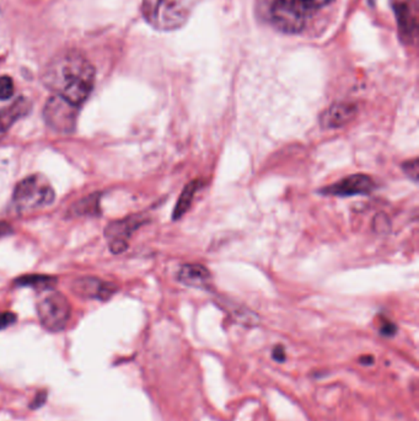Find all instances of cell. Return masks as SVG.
I'll return each instance as SVG.
<instances>
[{
    "label": "cell",
    "instance_id": "44dd1931",
    "mask_svg": "<svg viewBox=\"0 0 419 421\" xmlns=\"http://www.w3.org/2000/svg\"><path fill=\"white\" fill-rule=\"evenodd\" d=\"M16 321V316L11 312H1L0 313V331H4L8 326H13Z\"/></svg>",
    "mask_w": 419,
    "mask_h": 421
},
{
    "label": "cell",
    "instance_id": "30bf717a",
    "mask_svg": "<svg viewBox=\"0 0 419 421\" xmlns=\"http://www.w3.org/2000/svg\"><path fill=\"white\" fill-rule=\"evenodd\" d=\"M392 6L395 10L401 37L408 42L413 41L417 32L415 0H392Z\"/></svg>",
    "mask_w": 419,
    "mask_h": 421
},
{
    "label": "cell",
    "instance_id": "cb8c5ba5",
    "mask_svg": "<svg viewBox=\"0 0 419 421\" xmlns=\"http://www.w3.org/2000/svg\"><path fill=\"white\" fill-rule=\"evenodd\" d=\"M11 233H13V228L8 223L0 222V238L11 235Z\"/></svg>",
    "mask_w": 419,
    "mask_h": 421
},
{
    "label": "cell",
    "instance_id": "d4e9b609",
    "mask_svg": "<svg viewBox=\"0 0 419 421\" xmlns=\"http://www.w3.org/2000/svg\"><path fill=\"white\" fill-rule=\"evenodd\" d=\"M46 397H47V396H46V393H38L37 397H36V399H35L34 402H32V404H31V407L34 408V409L41 407L43 403H44V401H46Z\"/></svg>",
    "mask_w": 419,
    "mask_h": 421
},
{
    "label": "cell",
    "instance_id": "ffe728a7",
    "mask_svg": "<svg viewBox=\"0 0 419 421\" xmlns=\"http://www.w3.org/2000/svg\"><path fill=\"white\" fill-rule=\"evenodd\" d=\"M402 170L406 174V177L411 179L412 182H418L419 177V160L418 159H411L407 160L403 165H402Z\"/></svg>",
    "mask_w": 419,
    "mask_h": 421
},
{
    "label": "cell",
    "instance_id": "52a82bcc",
    "mask_svg": "<svg viewBox=\"0 0 419 421\" xmlns=\"http://www.w3.org/2000/svg\"><path fill=\"white\" fill-rule=\"evenodd\" d=\"M145 220L140 215H130L124 220H114L106 225L105 237L111 251L121 254L128 248L129 239Z\"/></svg>",
    "mask_w": 419,
    "mask_h": 421
},
{
    "label": "cell",
    "instance_id": "ac0fdd59",
    "mask_svg": "<svg viewBox=\"0 0 419 421\" xmlns=\"http://www.w3.org/2000/svg\"><path fill=\"white\" fill-rule=\"evenodd\" d=\"M14 95V82L8 76L0 77V100H9Z\"/></svg>",
    "mask_w": 419,
    "mask_h": 421
},
{
    "label": "cell",
    "instance_id": "4fadbf2b",
    "mask_svg": "<svg viewBox=\"0 0 419 421\" xmlns=\"http://www.w3.org/2000/svg\"><path fill=\"white\" fill-rule=\"evenodd\" d=\"M31 109H32V104L29 99L19 97L13 104L0 110V134H5L16 121L29 115Z\"/></svg>",
    "mask_w": 419,
    "mask_h": 421
},
{
    "label": "cell",
    "instance_id": "603a6c76",
    "mask_svg": "<svg viewBox=\"0 0 419 421\" xmlns=\"http://www.w3.org/2000/svg\"><path fill=\"white\" fill-rule=\"evenodd\" d=\"M273 359L276 360L277 362H284L286 361V350L283 346H276L273 350Z\"/></svg>",
    "mask_w": 419,
    "mask_h": 421
},
{
    "label": "cell",
    "instance_id": "7a4b0ae2",
    "mask_svg": "<svg viewBox=\"0 0 419 421\" xmlns=\"http://www.w3.org/2000/svg\"><path fill=\"white\" fill-rule=\"evenodd\" d=\"M334 0H272L269 18L277 29L296 34L304 29L311 15Z\"/></svg>",
    "mask_w": 419,
    "mask_h": 421
},
{
    "label": "cell",
    "instance_id": "7c38bea8",
    "mask_svg": "<svg viewBox=\"0 0 419 421\" xmlns=\"http://www.w3.org/2000/svg\"><path fill=\"white\" fill-rule=\"evenodd\" d=\"M177 280L188 287L205 288L212 281V273L200 263H186L178 270Z\"/></svg>",
    "mask_w": 419,
    "mask_h": 421
},
{
    "label": "cell",
    "instance_id": "9c48e42d",
    "mask_svg": "<svg viewBox=\"0 0 419 421\" xmlns=\"http://www.w3.org/2000/svg\"><path fill=\"white\" fill-rule=\"evenodd\" d=\"M72 290L76 296L100 301H107L117 292V287L114 283H105L96 278H76L73 283Z\"/></svg>",
    "mask_w": 419,
    "mask_h": 421
},
{
    "label": "cell",
    "instance_id": "8fae6325",
    "mask_svg": "<svg viewBox=\"0 0 419 421\" xmlns=\"http://www.w3.org/2000/svg\"><path fill=\"white\" fill-rule=\"evenodd\" d=\"M358 114V106L353 102H337L329 106L320 117V124L324 129H337L348 125Z\"/></svg>",
    "mask_w": 419,
    "mask_h": 421
},
{
    "label": "cell",
    "instance_id": "d6986e66",
    "mask_svg": "<svg viewBox=\"0 0 419 421\" xmlns=\"http://www.w3.org/2000/svg\"><path fill=\"white\" fill-rule=\"evenodd\" d=\"M372 228L377 233H380V235L389 233L391 230V222L389 217L385 213H379V215H375L374 222H372Z\"/></svg>",
    "mask_w": 419,
    "mask_h": 421
},
{
    "label": "cell",
    "instance_id": "2e32d148",
    "mask_svg": "<svg viewBox=\"0 0 419 421\" xmlns=\"http://www.w3.org/2000/svg\"><path fill=\"white\" fill-rule=\"evenodd\" d=\"M200 187V180H192V182L187 184L186 187L183 189V191L181 192V195L177 200L176 207H175L174 215H172L174 220H180L182 215H186V212L190 210L192 201H193L195 194H197Z\"/></svg>",
    "mask_w": 419,
    "mask_h": 421
},
{
    "label": "cell",
    "instance_id": "8992f818",
    "mask_svg": "<svg viewBox=\"0 0 419 421\" xmlns=\"http://www.w3.org/2000/svg\"><path fill=\"white\" fill-rule=\"evenodd\" d=\"M78 110V106L59 96L52 95L44 105L43 119L46 125L58 134H73L75 129Z\"/></svg>",
    "mask_w": 419,
    "mask_h": 421
},
{
    "label": "cell",
    "instance_id": "ba28073f",
    "mask_svg": "<svg viewBox=\"0 0 419 421\" xmlns=\"http://www.w3.org/2000/svg\"><path fill=\"white\" fill-rule=\"evenodd\" d=\"M375 187L377 185L372 177L364 174H354L351 177H344L334 185L324 187L321 192L324 195H331V196H356V195H368L374 191Z\"/></svg>",
    "mask_w": 419,
    "mask_h": 421
},
{
    "label": "cell",
    "instance_id": "5b68a950",
    "mask_svg": "<svg viewBox=\"0 0 419 421\" xmlns=\"http://www.w3.org/2000/svg\"><path fill=\"white\" fill-rule=\"evenodd\" d=\"M38 319L44 329L58 333L67 326L71 319V304L67 297L54 290L43 291L42 296L38 298Z\"/></svg>",
    "mask_w": 419,
    "mask_h": 421
},
{
    "label": "cell",
    "instance_id": "e0dca14e",
    "mask_svg": "<svg viewBox=\"0 0 419 421\" xmlns=\"http://www.w3.org/2000/svg\"><path fill=\"white\" fill-rule=\"evenodd\" d=\"M15 283L19 286L32 287L43 292L47 290H53L54 285L57 283V280L56 278L47 276V275H26V276L18 278Z\"/></svg>",
    "mask_w": 419,
    "mask_h": 421
},
{
    "label": "cell",
    "instance_id": "7402d4cb",
    "mask_svg": "<svg viewBox=\"0 0 419 421\" xmlns=\"http://www.w3.org/2000/svg\"><path fill=\"white\" fill-rule=\"evenodd\" d=\"M381 336H394L397 333V326L392 321H385L380 326Z\"/></svg>",
    "mask_w": 419,
    "mask_h": 421
},
{
    "label": "cell",
    "instance_id": "277c9868",
    "mask_svg": "<svg viewBox=\"0 0 419 421\" xmlns=\"http://www.w3.org/2000/svg\"><path fill=\"white\" fill-rule=\"evenodd\" d=\"M56 192L47 179L41 174L25 177L16 185L13 195L14 205L20 212L40 210L51 206Z\"/></svg>",
    "mask_w": 419,
    "mask_h": 421
},
{
    "label": "cell",
    "instance_id": "6da1fadb",
    "mask_svg": "<svg viewBox=\"0 0 419 421\" xmlns=\"http://www.w3.org/2000/svg\"><path fill=\"white\" fill-rule=\"evenodd\" d=\"M42 83L53 95L80 107L95 85V68L75 49L58 53L43 69Z\"/></svg>",
    "mask_w": 419,
    "mask_h": 421
},
{
    "label": "cell",
    "instance_id": "5bb4252c",
    "mask_svg": "<svg viewBox=\"0 0 419 421\" xmlns=\"http://www.w3.org/2000/svg\"><path fill=\"white\" fill-rule=\"evenodd\" d=\"M100 200L101 195L99 192L91 194L75 202L71 207L69 213L74 217H99L101 215Z\"/></svg>",
    "mask_w": 419,
    "mask_h": 421
},
{
    "label": "cell",
    "instance_id": "9a60e30c",
    "mask_svg": "<svg viewBox=\"0 0 419 421\" xmlns=\"http://www.w3.org/2000/svg\"><path fill=\"white\" fill-rule=\"evenodd\" d=\"M221 303H223L225 311L228 312L233 321H238V324H241L243 326H248V328L258 326L260 318H258L257 314L255 312L250 311L246 307L238 306V304H235V303H228L226 304L223 301H221Z\"/></svg>",
    "mask_w": 419,
    "mask_h": 421
},
{
    "label": "cell",
    "instance_id": "3957f363",
    "mask_svg": "<svg viewBox=\"0 0 419 421\" xmlns=\"http://www.w3.org/2000/svg\"><path fill=\"white\" fill-rule=\"evenodd\" d=\"M198 0H143L144 19L154 29L170 31L186 24Z\"/></svg>",
    "mask_w": 419,
    "mask_h": 421
}]
</instances>
